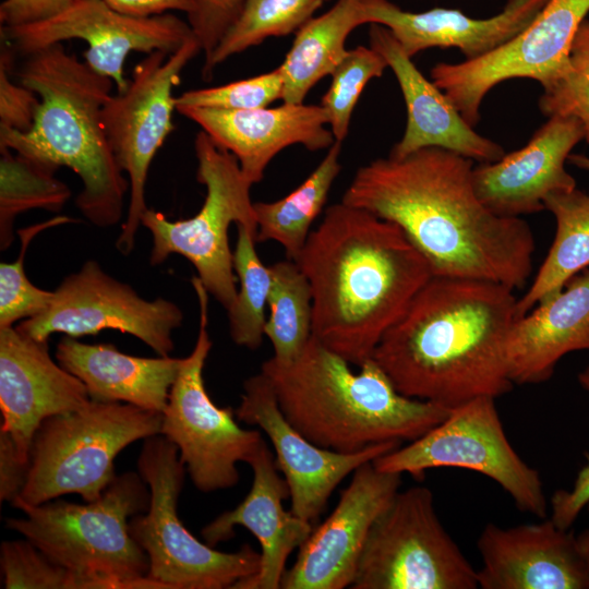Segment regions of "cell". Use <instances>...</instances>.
Instances as JSON below:
<instances>
[{
  "instance_id": "6da1fadb",
  "label": "cell",
  "mask_w": 589,
  "mask_h": 589,
  "mask_svg": "<svg viewBox=\"0 0 589 589\" xmlns=\"http://www.w3.org/2000/svg\"><path fill=\"white\" fill-rule=\"evenodd\" d=\"M473 160L426 147L361 166L341 202L397 225L434 276L524 288L536 240L522 217L494 214L479 199Z\"/></svg>"
},
{
  "instance_id": "7a4b0ae2",
  "label": "cell",
  "mask_w": 589,
  "mask_h": 589,
  "mask_svg": "<svg viewBox=\"0 0 589 589\" xmlns=\"http://www.w3.org/2000/svg\"><path fill=\"white\" fill-rule=\"evenodd\" d=\"M514 291L493 281L433 275L372 358L410 398L452 409L503 396L515 385L506 353L516 320Z\"/></svg>"
},
{
  "instance_id": "3957f363",
  "label": "cell",
  "mask_w": 589,
  "mask_h": 589,
  "mask_svg": "<svg viewBox=\"0 0 589 589\" xmlns=\"http://www.w3.org/2000/svg\"><path fill=\"white\" fill-rule=\"evenodd\" d=\"M313 304L312 337L358 368L433 276L392 221L348 205H329L294 261Z\"/></svg>"
},
{
  "instance_id": "277c9868",
  "label": "cell",
  "mask_w": 589,
  "mask_h": 589,
  "mask_svg": "<svg viewBox=\"0 0 589 589\" xmlns=\"http://www.w3.org/2000/svg\"><path fill=\"white\" fill-rule=\"evenodd\" d=\"M40 98L26 132L0 127V146L75 172L82 189L75 204L93 225H117L123 213L129 180L107 139L103 107L113 82L69 53L62 43L25 56L14 72Z\"/></svg>"
},
{
  "instance_id": "5b68a950",
  "label": "cell",
  "mask_w": 589,
  "mask_h": 589,
  "mask_svg": "<svg viewBox=\"0 0 589 589\" xmlns=\"http://www.w3.org/2000/svg\"><path fill=\"white\" fill-rule=\"evenodd\" d=\"M290 424L315 445L356 453L384 442L414 441L440 424L450 409L400 394L368 359L359 372L311 337L289 363L261 365Z\"/></svg>"
},
{
  "instance_id": "8992f818",
  "label": "cell",
  "mask_w": 589,
  "mask_h": 589,
  "mask_svg": "<svg viewBox=\"0 0 589 589\" xmlns=\"http://www.w3.org/2000/svg\"><path fill=\"white\" fill-rule=\"evenodd\" d=\"M11 505L24 517L8 518L7 527L73 573L82 589H160L147 577L148 557L129 528L131 518L149 505L140 473L117 476L87 504L58 500L31 505L19 496Z\"/></svg>"
},
{
  "instance_id": "52a82bcc",
  "label": "cell",
  "mask_w": 589,
  "mask_h": 589,
  "mask_svg": "<svg viewBox=\"0 0 589 589\" xmlns=\"http://www.w3.org/2000/svg\"><path fill=\"white\" fill-rule=\"evenodd\" d=\"M160 428L161 413L123 402L89 400L49 417L34 435L20 497L31 505L72 493L95 501L117 477L116 456L135 441L160 434Z\"/></svg>"
},
{
  "instance_id": "ba28073f",
  "label": "cell",
  "mask_w": 589,
  "mask_h": 589,
  "mask_svg": "<svg viewBox=\"0 0 589 589\" xmlns=\"http://www.w3.org/2000/svg\"><path fill=\"white\" fill-rule=\"evenodd\" d=\"M137 471L149 489V505L129 528L148 557L147 577L160 589H233L259 572L261 553L251 545L221 552L183 526L177 505L187 470L173 443L161 434L146 438Z\"/></svg>"
},
{
  "instance_id": "9c48e42d",
  "label": "cell",
  "mask_w": 589,
  "mask_h": 589,
  "mask_svg": "<svg viewBox=\"0 0 589 589\" xmlns=\"http://www.w3.org/2000/svg\"><path fill=\"white\" fill-rule=\"evenodd\" d=\"M194 153L196 180L206 189L200 211L191 218L172 221L163 213L147 208L141 224L152 235V265L161 264L175 253L184 256L207 292L228 310L238 291L228 229L235 223L256 235L251 200L253 183L242 172L237 158L202 130L195 136Z\"/></svg>"
},
{
  "instance_id": "30bf717a",
  "label": "cell",
  "mask_w": 589,
  "mask_h": 589,
  "mask_svg": "<svg viewBox=\"0 0 589 589\" xmlns=\"http://www.w3.org/2000/svg\"><path fill=\"white\" fill-rule=\"evenodd\" d=\"M352 589H476L477 569L440 521L426 486L398 491L373 522Z\"/></svg>"
},
{
  "instance_id": "8fae6325",
  "label": "cell",
  "mask_w": 589,
  "mask_h": 589,
  "mask_svg": "<svg viewBox=\"0 0 589 589\" xmlns=\"http://www.w3.org/2000/svg\"><path fill=\"white\" fill-rule=\"evenodd\" d=\"M192 286L200 304L199 334L170 388L160 434L177 446L194 486L214 492L235 486L239 481L237 464H249L265 441L260 431L242 429L235 411L216 406L206 390L203 370L212 348L209 293L197 276L192 278Z\"/></svg>"
},
{
  "instance_id": "7c38bea8",
  "label": "cell",
  "mask_w": 589,
  "mask_h": 589,
  "mask_svg": "<svg viewBox=\"0 0 589 589\" xmlns=\"http://www.w3.org/2000/svg\"><path fill=\"white\" fill-rule=\"evenodd\" d=\"M495 399L481 396L452 408L440 424L409 445L380 456L373 466L414 478L441 467L476 471L496 482L518 509L545 518L548 502L540 472L509 443Z\"/></svg>"
},
{
  "instance_id": "4fadbf2b",
  "label": "cell",
  "mask_w": 589,
  "mask_h": 589,
  "mask_svg": "<svg viewBox=\"0 0 589 589\" xmlns=\"http://www.w3.org/2000/svg\"><path fill=\"white\" fill-rule=\"evenodd\" d=\"M200 51L199 40L192 37L172 53H147L133 69L127 89L111 95L103 107L108 142L130 184L127 218L116 242L124 255L133 250L148 208L145 187L149 166L173 129V88L183 69Z\"/></svg>"
},
{
  "instance_id": "5bb4252c",
  "label": "cell",
  "mask_w": 589,
  "mask_h": 589,
  "mask_svg": "<svg viewBox=\"0 0 589 589\" xmlns=\"http://www.w3.org/2000/svg\"><path fill=\"white\" fill-rule=\"evenodd\" d=\"M588 13L589 0H549L510 40L473 60L436 63L431 81L474 128L483 98L503 81L532 79L546 88L564 74L574 37Z\"/></svg>"
},
{
  "instance_id": "9a60e30c",
  "label": "cell",
  "mask_w": 589,
  "mask_h": 589,
  "mask_svg": "<svg viewBox=\"0 0 589 589\" xmlns=\"http://www.w3.org/2000/svg\"><path fill=\"white\" fill-rule=\"evenodd\" d=\"M182 322L183 313L175 302L146 300L88 260L64 277L44 313L20 322L16 328L43 341L55 333L79 338L113 329L139 338L158 356L167 357L175 349L172 333Z\"/></svg>"
},
{
  "instance_id": "2e32d148",
  "label": "cell",
  "mask_w": 589,
  "mask_h": 589,
  "mask_svg": "<svg viewBox=\"0 0 589 589\" xmlns=\"http://www.w3.org/2000/svg\"><path fill=\"white\" fill-rule=\"evenodd\" d=\"M1 37L24 57L63 40H84L87 44L85 62L110 79L118 93H122L130 81L124 76V63L131 52L169 55L194 34L188 22L173 14L135 17L116 11L105 0H74L48 20L1 27Z\"/></svg>"
},
{
  "instance_id": "e0dca14e",
  "label": "cell",
  "mask_w": 589,
  "mask_h": 589,
  "mask_svg": "<svg viewBox=\"0 0 589 589\" xmlns=\"http://www.w3.org/2000/svg\"><path fill=\"white\" fill-rule=\"evenodd\" d=\"M235 413L239 421L259 426L267 435L277 468L290 491L291 513L312 524L348 474L401 445L384 442L356 453H339L315 445L285 418L271 381L261 371L243 382L241 401Z\"/></svg>"
},
{
  "instance_id": "ac0fdd59",
  "label": "cell",
  "mask_w": 589,
  "mask_h": 589,
  "mask_svg": "<svg viewBox=\"0 0 589 589\" xmlns=\"http://www.w3.org/2000/svg\"><path fill=\"white\" fill-rule=\"evenodd\" d=\"M400 485L401 473L380 471L372 461L358 467L334 510L299 548L280 588L350 587L369 531Z\"/></svg>"
},
{
  "instance_id": "d6986e66",
  "label": "cell",
  "mask_w": 589,
  "mask_h": 589,
  "mask_svg": "<svg viewBox=\"0 0 589 589\" xmlns=\"http://www.w3.org/2000/svg\"><path fill=\"white\" fill-rule=\"evenodd\" d=\"M89 400L84 383L51 358L48 340L16 326L0 328V429L10 434L23 461L29 462L34 435L47 418Z\"/></svg>"
},
{
  "instance_id": "ffe728a7",
  "label": "cell",
  "mask_w": 589,
  "mask_h": 589,
  "mask_svg": "<svg viewBox=\"0 0 589 589\" xmlns=\"http://www.w3.org/2000/svg\"><path fill=\"white\" fill-rule=\"evenodd\" d=\"M582 140L578 119L549 117L524 147L496 161L474 166L472 177L479 199L503 217H521L545 209L549 194L577 188L565 163Z\"/></svg>"
},
{
  "instance_id": "44dd1931",
  "label": "cell",
  "mask_w": 589,
  "mask_h": 589,
  "mask_svg": "<svg viewBox=\"0 0 589 589\" xmlns=\"http://www.w3.org/2000/svg\"><path fill=\"white\" fill-rule=\"evenodd\" d=\"M481 589H589L576 534L550 518L502 528L489 522L478 541Z\"/></svg>"
},
{
  "instance_id": "7402d4cb",
  "label": "cell",
  "mask_w": 589,
  "mask_h": 589,
  "mask_svg": "<svg viewBox=\"0 0 589 589\" xmlns=\"http://www.w3.org/2000/svg\"><path fill=\"white\" fill-rule=\"evenodd\" d=\"M214 143L231 153L242 172L260 182L271 160L284 148L300 144L311 152L328 149L335 142L328 115L321 105L287 104L274 108L226 110L179 108Z\"/></svg>"
},
{
  "instance_id": "603a6c76",
  "label": "cell",
  "mask_w": 589,
  "mask_h": 589,
  "mask_svg": "<svg viewBox=\"0 0 589 589\" xmlns=\"http://www.w3.org/2000/svg\"><path fill=\"white\" fill-rule=\"evenodd\" d=\"M249 465L254 477L248 495L235 509L206 525L201 533L204 541L215 548L230 540L237 526L250 530L261 544L260 568L233 589H279L289 555L303 544L314 526L285 510L283 501L290 497V491L266 442Z\"/></svg>"
},
{
  "instance_id": "cb8c5ba5",
  "label": "cell",
  "mask_w": 589,
  "mask_h": 589,
  "mask_svg": "<svg viewBox=\"0 0 589 589\" xmlns=\"http://www.w3.org/2000/svg\"><path fill=\"white\" fill-rule=\"evenodd\" d=\"M369 36L370 47L393 70L407 109L405 132L389 156L401 158L422 148L438 147L483 164L505 155L498 143L477 133L445 93L418 70L387 27L371 24Z\"/></svg>"
},
{
  "instance_id": "d4e9b609",
  "label": "cell",
  "mask_w": 589,
  "mask_h": 589,
  "mask_svg": "<svg viewBox=\"0 0 589 589\" xmlns=\"http://www.w3.org/2000/svg\"><path fill=\"white\" fill-rule=\"evenodd\" d=\"M549 0H507L489 19H473L456 9L405 11L389 0H363V24L387 27L412 59L430 48H457L465 60L480 58L524 31Z\"/></svg>"
},
{
  "instance_id": "484cf974",
  "label": "cell",
  "mask_w": 589,
  "mask_h": 589,
  "mask_svg": "<svg viewBox=\"0 0 589 589\" xmlns=\"http://www.w3.org/2000/svg\"><path fill=\"white\" fill-rule=\"evenodd\" d=\"M578 350H589V268L514 321L506 347L509 377L515 385L544 383L564 356Z\"/></svg>"
},
{
  "instance_id": "4316f807",
  "label": "cell",
  "mask_w": 589,
  "mask_h": 589,
  "mask_svg": "<svg viewBox=\"0 0 589 589\" xmlns=\"http://www.w3.org/2000/svg\"><path fill=\"white\" fill-rule=\"evenodd\" d=\"M56 359L86 386L91 400L123 402L163 413L182 358H143L123 353L111 344H85L65 336Z\"/></svg>"
},
{
  "instance_id": "83f0119b",
  "label": "cell",
  "mask_w": 589,
  "mask_h": 589,
  "mask_svg": "<svg viewBox=\"0 0 589 589\" xmlns=\"http://www.w3.org/2000/svg\"><path fill=\"white\" fill-rule=\"evenodd\" d=\"M363 0H337L320 16L311 17L297 32L284 62L283 100L301 104L310 89L330 75L346 56L349 34L363 24Z\"/></svg>"
},
{
  "instance_id": "f1b7e54d",
  "label": "cell",
  "mask_w": 589,
  "mask_h": 589,
  "mask_svg": "<svg viewBox=\"0 0 589 589\" xmlns=\"http://www.w3.org/2000/svg\"><path fill=\"white\" fill-rule=\"evenodd\" d=\"M544 208L554 216L555 237L531 286L517 300L516 318L560 292L589 267V193L577 188L551 193Z\"/></svg>"
},
{
  "instance_id": "f546056e",
  "label": "cell",
  "mask_w": 589,
  "mask_h": 589,
  "mask_svg": "<svg viewBox=\"0 0 589 589\" xmlns=\"http://www.w3.org/2000/svg\"><path fill=\"white\" fill-rule=\"evenodd\" d=\"M341 143L335 142L312 173L288 195L274 202H256V242L276 241L296 261L324 208L332 185L341 170Z\"/></svg>"
},
{
  "instance_id": "4dcf8cb0",
  "label": "cell",
  "mask_w": 589,
  "mask_h": 589,
  "mask_svg": "<svg viewBox=\"0 0 589 589\" xmlns=\"http://www.w3.org/2000/svg\"><path fill=\"white\" fill-rule=\"evenodd\" d=\"M59 168L0 146V249L14 240L15 218L29 209L59 212L71 197L67 183L55 175Z\"/></svg>"
},
{
  "instance_id": "1f68e13d",
  "label": "cell",
  "mask_w": 589,
  "mask_h": 589,
  "mask_svg": "<svg viewBox=\"0 0 589 589\" xmlns=\"http://www.w3.org/2000/svg\"><path fill=\"white\" fill-rule=\"evenodd\" d=\"M272 286L269 314L264 335L269 339L279 363L296 360L312 337L313 304L309 280L297 262L279 261L269 266Z\"/></svg>"
},
{
  "instance_id": "d6a6232c",
  "label": "cell",
  "mask_w": 589,
  "mask_h": 589,
  "mask_svg": "<svg viewBox=\"0 0 589 589\" xmlns=\"http://www.w3.org/2000/svg\"><path fill=\"white\" fill-rule=\"evenodd\" d=\"M327 0H244L242 9L202 67L203 80L230 57L268 37L296 33Z\"/></svg>"
},
{
  "instance_id": "836d02e7",
  "label": "cell",
  "mask_w": 589,
  "mask_h": 589,
  "mask_svg": "<svg viewBox=\"0 0 589 589\" xmlns=\"http://www.w3.org/2000/svg\"><path fill=\"white\" fill-rule=\"evenodd\" d=\"M238 238L233 251V269L240 289L228 312L232 341L251 350L260 348L266 323L272 275L255 250V233L245 226H237Z\"/></svg>"
},
{
  "instance_id": "e575fe53",
  "label": "cell",
  "mask_w": 589,
  "mask_h": 589,
  "mask_svg": "<svg viewBox=\"0 0 589 589\" xmlns=\"http://www.w3.org/2000/svg\"><path fill=\"white\" fill-rule=\"evenodd\" d=\"M388 67L384 57L372 47L348 49L332 72V83L321 106L328 115V124L337 142L348 135L349 123L358 99L368 82L381 77Z\"/></svg>"
},
{
  "instance_id": "d590c367",
  "label": "cell",
  "mask_w": 589,
  "mask_h": 589,
  "mask_svg": "<svg viewBox=\"0 0 589 589\" xmlns=\"http://www.w3.org/2000/svg\"><path fill=\"white\" fill-rule=\"evenodd\" d=\"M69 216H57L17 230L21 249L14 262L0 264V328L44 313L53 298V291L35 286L26 276L24 257L33 238L50 227L76 223Z\"/></svg>"
},
{
  "instance_id": "8d00e7d4",
  "label": "cell",
  "mask_w": 589,
  "mask_h": 589,
  "mask_svg": "<svg viewBox=\"0 0 589 589\" xmlns=\"http://www.w3.org/2000/svg\"><path fill=\"white\" fill-rule=\"evenodd\" d=\"M539 108L546 116H569L582 125L589 145V20L578 28L569 52L568 68L549 87L543 88Z\"/></svg>"
},
{
  "instance_id": "74e56055",
  "label": "cell",
  "mask_w": 589,
  "mask_h": 589,
  "mask_svg": "<svg viewBox=\"0 0 589 589\" xmlns=\"http://www.w3.org/2000/svg\"><path fill=\"white\" fill-rule=\"evenodd\" d=\"M0 562L5 589H82L73 573L25 538L3 541Z\"/></svg>"
},
{
  "instance_id": "f35d334b",
  "label": "cell",
  "mask_w": 589,
  "mask_h": 589,
  "mask_svg": "<svg viewBox=\"0 0 589 589\" xmlns=\"http://www.w3.org/2000/svg\"><path fill=\"white\" fill-rule=\"evenodd\" d=\"M283 92L284 76L278 67L271 72L228 84L185 91L176 97V110L190 107L226 110L264 108L281 99Z\"/></svg>"
},
{
  "instance_id": "ab89813d",
  "label": "cell",
  "mask_w": 589,
  "mask_h": 589,
  "mask_svg": "<svg viewBox=\"0 0 589 589\" xmlns=\"http://www.w3.org/2000/svg\"><path fill=\"white\" fill-rule=\"evenodd\" d=\"M12 50L4 41L0 55V127L26 132L33 127L40 98L31 88L12 80Z\"/></svg>"
},
{
  "instance_id": "60d3db41",
  "label": "cell",
  "mask_w": 589,
  "mask_h": 589,
  "mask_svg": "<svg viewBox=\"0 0 589 589\" xmlns=\"http://www.w3.org/2000/svg\"><path fill=\"white\" fill-rule=\"evenodd\" d=\"M195 11L188 16L194 37L204 53V62L238 17L244 0H194Z\"/></svg>"
},
{
  "instance_id": "b9f144b4",
  "label": "cell",
  "mask_w": 589,
  "mask_h": 589,
  "mask_svg": "<svg viewBox=\"0 0 589 589\" xmlns=\"http://www.w3.org/2000/svg\"><path fill=\"white\" fill-rule=\"evenodd\" d=\"M570 489L556 490L551 500L550 519L562 529H569L589 504V455Z\"/></svg>"
},
{
  "instance_id": "7bdbcfd3",
  "label": "cell",
  "mask_w": 589,
  "mask_h": 589,
  "mask_svg": "<svg viewBox=\"0 0 589 589\" xmlns=\"http://www.w3.org/2000/svg\"><path fill=\"white\" fill-rule=\"evenodd\" d=\"M74 0H4L0 5L1 27H17L48 20Z\"/></svg>"
},
{
  "instance_id": "ee69618b",
  "label": "cell",
  "mask_w": 589,
  "mask_h": 589,
  "mask_svg": "<svg viewBox=\"0 0 589 589\" xmlns=\"http://www.w3.org/2000/svg\"><path fill=\"white\" fill-rule=\"evenodd\" d=\"M29 462L23 461L10 434L0 429V500L12 502L25 486Z\"/></svg>"
},
{
  "instance_id": "f6af8a7d",
  "label": "cell",
  "mask_w": 589,
  "mask_h": 589,
  "mask_svg": "<svg viewBox=\"0 0 589 589\" xmlns=\"http://www.w3.org/2000/svg\"><path fill=\"white\" fill-rule=\"evenodd\" d=\"M109 7L125 15L149 17L166 14L168 11H181L192 14L194 0H105Z\"/></svg>"
},
{
  "instance_id": "bcb514c9",
  "label": "cell",
  "mask_w": 589,
  "mask_h": 589,
  "mask_svg": "<svg viewBox=\"0 0 589 589\" xmlns=\"http://www.w3.org/2000/svg\"><path fill=\"white\" fill-rule=\"evenodd\" d=\"M586 508L589 513V504ZM576 540L580 554L589 569V528L584 529L579 533H577Z\"/></svg>"
},
{
  "instance_id": "7dc6e473",
  "label": "cell",
  "mask_w": 589,
  "mask_h": 589,
  "mask_svg": "<svg viewBox=\"0 0 589 589\" xmlns=\"http://www.w3.org/2000/svg\"><path fill=\"white\" fill-rule=\"evenodd\" d=\"M575 167L589 171V157L582 154H570L567 159Z\"/></svg>"
},
{
  "instance_id": "c3c4849f",
  "label": "cell",
  "mask_w": 589,
  "mask_h": 589,
  "mask_svg": "<svg viewBox=\"0 0 589 589\" xmlns=\"http://www.w3.org/2000/svg\"><path fill=\"white\" fill-rule=\"evenodd\" d=\"M577 378L580 386L587 392H589V366L580 371L577 375Z\"/></svg>"
}]
</instances>
